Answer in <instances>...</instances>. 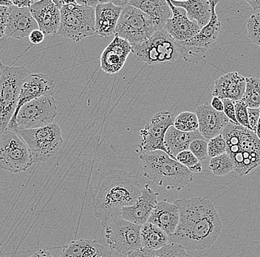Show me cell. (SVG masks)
I'll return each instance as SVG.
<instances>
[{"label": "cell", "mask_w": 260, "mask_h": 257, "mask_svg": "<svg viewBox=\"0 0 260 257\" xmlns=\"http://www.w3.org/2000/svg\"><path fill=\"white\" fill-rule=\"evenodd\" d=\"M180 219L170 243L186 250L209 248L217 242L222 230V222L214 203L203 197L180 199L175 202Z\"/></svg>", "instance_id": "cell-1"}, {"label": "cell", "mask_w": 260, "mask_h": 257, "mask_svg": "<svg viewBox=\"0 0 260 257\" xmlns=\"http://www.w3.org/2000/svg\"><path fill=\"white\" fill-rule=\"evenodd\" d=\"M143 187L136 177L123 170L102 173L92 191L94 215L102 226L110 219L121 216L122 208L133 206L141 196Z\"/></svg>", "instance_id": "cell-2"}, {"label": "cell", "mask_w": 260, "mask_h": 257, "mask_svg": "<svg viewBox=\"0 0 260 257\" xmlns=\"http://www.w3.org/2000/svg\"><path fill=\"white\" fill-rule=\"evenodd\" d=\"M139 158L143 176L169 191H180L194 180L193 173L164 151L143 153Z\"/></svg>", "instance_id": "cell-3"}, {"label": "cell", "mask_w": 260, "mask_h": 257, "mask_svg": "<svg viewBox=\"0 0 260 257\" xmlns=\"http://www.w3.org/2000/svg\"><path fill=\"white\" fill-rule=\"evenodd\" d=\"M222 135L226 142V153L235 164V173L247 175L259 167L260 140L254 133L230 123Z\"/></svg>", "instance_id": "cell-4"}, {"label": "cell", "mask_w": 260, "mask_h": 257, "mask_svg": "<svg viewBox=\"0 0 260 257\" xmlns=\"http://www.w3.org/2000/svg\"><path fill=\"white\" fill-rule=\"evenodd\" d=\"M58 35L75 42H81L95 34V9L84 7L71 1L60 9Z\"/></svg>", "instance_id": "cell-5"}, {"label": "cell", "mask_w": 260, "mask_h": 257, "mask_svg": "<svg viewBox=\"0 0 260 257\" xmlns=\"http://www.w3.org/2000/svg\"><path fill=\"white\" fill-rule=\"evenodd\" d=\"M132 48L138 61L148 65L173 63L182 58L178 42L164 29L157 31L145 41L132 45Z\"/></svg>", "instance_id": "cell-6"}, {"label": "cell", "mask_w": 260, "mask_h": 257, "mask_svg": "<svg viewBox=\"0 0 260 257\" xmlns=\"http://www.w3.org/2000/svg\"><path fill=\"white\" fill-rule=\"evenodd\" d=\"M32 71L24 66H6L0 76V131L7 128L17 106L19 94Z\"/></svg>", "instance_id": "cell-7"}, {"label": "cell", "mask_w": 260, "mask_h": 257, "mask_svg": "<svg viewBox=\"0 0 260 257\" xmlns=\"http://www.w3.org/2000/svg\"><path fill=\"white\" fill-rule=\"evenodd\" d=\"M18 133L30 150L32 163L49 160L64 143L61 128L56 123L36 129L18 130Z\"/></svg>", "instance_id": "cell-8"}, {"label": "cell", "mask_w": 260, "mask_h": 257, "mask_svg": "<svg viewBox=\"0 0 260 257\" xmlns=\"http://www.w3.org/2000/svg\"><path fill=\"white\" fill-rule=\"evenodd\" d=\"M30 150L18 130L6 128L0 132V167L10 173L25 172L32 165Z\"/></svg>", "instance_id": "cell-9"}, {"label": "cell", "mask_w": 260, "mask_h": 257, "mask_svg": "<svg viewBox=\"0 0 260 257\" xmlns=\"http://www.w3.org/2000/svg\"><path fill=\"white\" fill-rule=\"evenodd\" d=\"M157 31L149 16L137 8L126 4L122 8L114 34L133 45L150 38Z\"/></svg>", "instance_id": "cell-10"}, {"label": "cell", "mask_w": 260, "mask_h": 257, "mask_svg": "<svg viewBox=\"0 0 260 257\" xmlns=\"http://www.w3.org/2000/svg\"><path fill=\"white\" fill-rule=\"evenodd\" d=\"M107 243L118 254L129 256L141 248V226L132 223L121 216L110 219L102 226Z\"/></svg>", "instance_id": "cell-11"}, {"label": "cell", "mask_w": 260, "mask_h": 257, "mask_svg": "<svg viewBox=\"0 0 260 257\" xmlns=\"http://www.w3.org/2000/svg\"><path fill=\"white\" fill-rule=\"evenodd\" d=\"M57 115L56 100L52 94L24 104L16 119L17 130L36 129L53 124Z\"/></svg>", "instance_id": "cell-12"}, {"label": "cell", "mask_w": 260, "mask_h": 257, "mask_svg": "<svg viewBox=\"0 0 260 257\" xmlns=\"http://www.w3.org/2000/svg\"><path fill=\"white\" fill-rule=\"evenodd\" d=\"M175 120V115L170 111L165 110L156 113L140 131L141 140L138 146V151L144 153L162 151L167 153L164 138L167 130L173 126Z\"/></svg>", "instance_id": "cell-13"}, {"label": "cell", "mask_w": 260, "mask_h": 257, "mask_svg": "<svg viewBox=\"0 0 260 257\" xmlns=\"http://www.w3.org/2000/svg\"><path fill=\"white\" fill-rule=\"evenodd\" d=\"M218 3L219 1L211 0V17L207 25L202 27L191 40L178 42L181 48L182 58L203 53L214 46L221 30V23L216 12Z\"/></svg>", "instance_id": "cell-14"}, {"label": "cell", "mask_w": 260, "mask_h": 257, "mask_svg": "<svg viewBox=\"0 0 260 257\" xmlns=\"http://www.w3.org/2000/svg\"><path fill=\"white\" fill-rule=\"evenodd\" d=\"M54 89V81L48 75L34 74L32 72V74L27 76L21 89L15 112L7 128L10 129L17 130L16 127V116L18 112L24 104L42 96L52 94Z\"/></svg>", "instance_id": "cell-15"}, {"label": "cell", "mask_w": 260, "mask_h": 257, "mask_svg": "<svg viewBox=\"0 0 260 257\" xmlns=\"http://www.w3.org/2000/svg\"><path fill=\"white\" fill-rule=\"evenodd\" d=\"M167 2L172 11V16L166 22L162 29L178 42L191 40L200 32L201 27L197 22L188 19L184 9L175 7L171 3L170 0Z\"/></svg>", "instance_id": "cell-16"}, {"label": "cell", "mask_w": 260, "mask_h": 257, "mask_svg": "<svg viewBox=\"0 0 260 257\" xmlns=\"http://www.w3.org/2000/svg\"><path fill=\"white\" fill-rule=\"evenodd\" d=\"M158 195L149 185H146L143 187L141 196L134 205L122 208V218L132 223L142 226L148 222L155 208Z\"/></svg>", "instance_id": "cell-17"}, {"label": "cell", "mask_w": 260, "mask_h": 257, "mask_svg": "<svg viewBox=\"0 0 260 257\" xmlns=\"http://www.w3.org/2000/svg\"><path fill=\"white\" fill-rule=\"evenodd\" d=\"M195 115L199 123L198 131L208 141L222 134V131L231 123L223 112L214 110L208 102L198 106Z\"/></svg>", "instance_id": "cell-18"}, {"label": "cell", "mask_w": 260, "mask_h": 257, "mask_svg": "<svg viewBox=\"0 0 260 257\" xmlns=\"http://www.w3.org/2000/svg\"><path fill=\"white\" fill-rule=\"evenodd\" d=\"M131 52V44L115 36L113 41L107 45L101 56V68L107 74H117L124 66Z\"/></svg>", "instance_id": "cell-19"}, {"label": "cell", "mask_w": 260, "mask_h": 257, "mask_svg": "<svg viewBox=\"0 0 260 257\" xmlns=\"http://www.w3.org/2000/svg\"><path fill=\"white\" fill-rule=\"evenodd\" d=\"M37 29H39L38 24L32 17L30 9H20L15 6L8 7L6 38L22 40Z\"/></svg>", "instance_id": "cell-20"}, {"label": "cell", "mask_w": 260, "mask_h": 257, "mask_svg": "<svg viewBox=\"0 0 260 257\" xmlns=\"http://www.w3.org/2000/svg\"><path fill=\"white\" fill-rule=\"evenodd\" d=\"M31 15L39 26V29L45 34H58L61 22V13L53 0L36 1L30 6Z\"/></svg>", "instance_id": "cell-21"}, {"label": "cell", "mask_w": 260, "mask_h": 257, "mask_svg": "<svg viewBox=\"0 0 260 257\" xmlns=\"http://www.w3.org/2000/svg\"><path fill=\"white\" fill-rule=\"evenodd\" d=\"M246 81L243 75L237 71L227 73L220 76L214 82L213 87V97L224 100H241L245 93Z\"/></svg>", "instance_id": "cell-22"}, {"label": "cell", "mask_w": 260, "mask_h": 257, "mask_svg": "<svg viewBox=\"0 0 260 257\" xmlns=\"http://www.w3.org/2000/svg\"><path fill=\"white\" fill-rule=\"evenodd\" d=\"M122 11L110 1H101L95 8V34L107 38L115 33Z\"/></svg>", "instance_id": "cell-23"}, {"label": "cell", "mask_w": 260, "mask_h": 257, "mask_svg": "<svg viewBox=\"0 0 260 257\" xmlns=\"http://www.w3.org/2000/svg\"><path fill=\"white\" fill-rule=\"evenodd\" d=\"M180 219L178 206L167 200L157 202L149 216L148 222L154 224L164 231L169 237L175 232Z\"/></svg>", "instance_id": "cell-24"}, {"label": "cell", "mask_w": 260, "mask_h": 257, "mask_svg": "<svg viewBox=\"0 0 260 257\" xmlns=\"http://www.w3.org/2000/svg\"><path fill=\"white\" fill-rule=\"evenodd\" d=\"M127 4L149 16L157 31L162 29L166 22L172 16L170 6L166 0H127Z\"/></svg>", "instance_id": "cell-25"}, {"label": "cell", "mask_w": 260, "mask_h": 257, "mask_svg": "<svg viewBox=\"0 0 260 257\" xmlns=\"http://www.w3.org/2000/svg\"><path fill=\"white\" fill-rule=\"evenodd\" d=\"M60 257H112V253L97 241L79 240L64 247Z\"/></svg>", "instance_id": "cell-26"}, {"label": "cell", "mask_w": 260, "mask_h": 257, "mask_svg": "<svg viewBox=\"0 0 260 257\" xmlns=\"http://www.w3.org/2000/svg\"><path fill=\"white\" fill-rule=\"evenodd\" d=\"M198 139H204L199 131L183 132L171 126L167 130L164 138V145L167 154L174 159H176L179 153L188 150L190 143Z\"/></svg>", "instance_id": "cell-27"}, {"label": "cell", "mask_w": 260, "mask_h": 257, "mask_svg": "<svg viewBox=\"0 0 260 257\" xmlns=\"http://www.w3.org/2000/svg\"><path fill=\"white\" fill-rule=\"evenodd\" d=\"M175 7L181 8L186 12L187 17L197 22L201 28L205 27L211 17V0H187V1H170Z\"/></svg>", "instance_id": "cell-28"}, {"label": "cell", "mask_w": 260, "mask_h": 257, "mask_svg": "<svg viewBox=\"0 0 260 257\" xmlns=\"http://www.w3.org/2000/svg\"><path fill=\"white\" fill-rule=\"evenodd\" d=\"M141 248L147 250H157L170 244V237L164 231L150 222L141 226Z\"/></svg>", "instance_id": "cell-29"}, {"label": "cell", "mask_w": 260, "mask_h": 257, "mask_svg": "<svg viewBox=\"0 0 260 257\" xmlns=\"http://www.w3.org/2000/svg\"><path fill=\"white\" fill-rule=\"evenodd\" d=\"M246 85L242 100L249 108H259L260 79L256 77L245 78Z\"/></svg>", "instance_id": "cell-30"}, {"label": "cell", "mask_w": 260, "mask_h": 257, "mask_svg": "<svg viewBox=\"0 0 260 257\" xmlns=\"http://www.w3.org/2000/svg\"><path fill=\"white\" fill-rule=\"evenodd\" d=\"M234 167L233 160L227 153L218 157L211 158L209 161V170L217 177H224L234 172Z\"/></svg>", "instance_id": "cell-31"}, {"label": "cell", "mask_w": 260, "mask_h": 257, "mask_svg": "<svg viewBox=\"0 0 260 257\" xmlns=\"http://www.w3.org/2000/svg\"><path fill=\"white\" fill-rule=\"evenodd\" d=\"M173 127L175 129L183 132H194L198 131L199 123L198 117L192 112H182L178 117H175Z\"/></svg>", "instance_id": "cell-32"}, {"label": "cell", "mask_w": 260, "mask_h": 257, "mask_svg": "<svg viewBox=\"0 0 260 257\" xmlns=\"http://www.w3.org/2000/svg\"><path fill=\"white\" fill-rule=\"evenodd\" d=\"M176 160L179 163L188 168L191 173H201L203 170L201 162L195 157L194 154L189 151H182L176 157Z\"/></svg>", "instance_id": "cell-33"}, {"label": "cell", "mask_w": 260, "mask_h": 257, "mask_svg": "<svg viewBox=\"0 0 260 257\" xmlns=\"http://www.w3.org/2000/svg\"><path fill=\"white\" fill-rule=\"evenodd\" d=\"M248 37L253 43L260 47V16L259 13L252 14L247 22Z\"/></svg>", "instance_id": "cell-34"}, {"label": "cell", "mask_w": 260, "mask_h": 257, "mask_svg": "<svg viewBox=\"0 0 260 257\" xmlns=\"http://www.w3.org/2000/svg\"><path fill=\"white\" fill-rule=\"evenodd\" d=\"M226 153V142L222 134L208 141V155L210 158L218 157Z\"/></svg>", "instance_id": "cell-35"}, {"label": "cell", "mask_w": 260, "mask_h": 257, "mask_svg": "<svg viewBox=\"0 0 260 257\" xmlns=\"http://www.w3.org/2000/svg\"><path fill=\"white\" fill-rule=\"evenodd\" d=\"M188 150L199 161L204 160L209 157L208 155V140L206 139H195L190 143Z\"/></svg>", "instance_id": "cell-36"}, {"label": "cell", "mask_w": 260, "mask_h": 257, "mask_svg": "<svg viewBox=\"0 0 260 257\" xmlns=\"http://www.w3.org/2000/svg\"><path fill=\"white\" fill-rule=\"evenodd\" d=\"M235 116L237 123L248 129V107L243 100L236 101L235 103Z\"/></svg>", "instance_id": "cell-37"}, {"label": "cell", "mask_w": 260, "mask_h": 257, "mask_svg": "<svg viewBox=\"0 0 260 257\" xmlns=\"http://www.w3.org/2000/svg\"><path fill=\"white\" fill-rule=\"evenodd\" d=\"M164 248L157 250H147L141 248L126 257H167Z\"/></svg>", "instance_id": "cell-38"}, {"label": "cell", "mask_w": 260, "mask_h": 257, "mask_svg": "<svg viewBox=\"0 0 260 257\" xmlns=\"http://www.w3.org/2000/svg\"><path fill=\"white\" fill-rule=\"evenodd\" d=\"M223 101V113L229 119V121L233 124L240 125L237 123V119L235 116V101L229 100V99H224Z\"/></svg>", "instance_id": "cell-39"}, {"label": "cell", "mask_w": 260, "mask_h": 257, "mask_svg": "<svg viewBox=\"0 0 260 257\" xmlns=\"http://www.w3.org/2000/svg\"><path fill=\"white\" fill-rule=\"evenodd\" d=\"M248 129L252 132L256 133V127L260 117L259 108H248Z\"/></svg>", "instance_id": "cell-40"}, {"label": "cell", "mask_w": 260, "mask_h": 257, "mask_svg": "<svg viewBox=\"0 0 260 257\" xmlns=\"http://www.w3.org/2000/svg\"><path fill=\"white\" fill-rule=\"evenodd\" d=\"M8 7L0 6V42L6 39Z\"/></svg>", "instance_id": "cell-41"}, {"label": "cell", "mask_w": 260, "mask_h": 257, "mask_svg": "<svg viewBox=\"0 0 260 257\" xmlns=\"http://www.w3.org/2000/svg\"><path fill=\"white\" fill-rule=\"evenodd\" d=\"M28 38L30 42L34 45H39V44L42 43L45 40V34L40 29H37L30 33Z\"/></svg>", "instance_id": "cell-42"}, {"label": "cell", "mask_w": 260, "mask_h": 257, "mask_svg": "<svg viewBox=\"0 0 260 257\" xmlns=\"http://www.w3.org/2000/svg\"><path fill=\"white\" fill-rule=\"evenodd\" d=\"M211 108L218 112H223V101L219 97H213L210 103Z\"/></svg>", "instance_id": "cell-43"}, {"label": "cell", "mask_w": 260, "mask_h": 257, "mask_svg": "<svg viewBox=\"0 0 260 257\" xmlns=\"http://www.w3.org/2000/svg\"><path fill=\"white\" fill-rule=\"evenodd\" d=\"M76 4L84 7L94 8L95 7L101 3V1H94V0H76Z\"/></svg>", "instance_id": "cell-44"}, {"label": "cell", "mask_w": 260, "mask_h": 257, "mask_svg": "<svg viewBox=\"0 0 260 257\" xmlns=\"http://www.w3.org/2000/svg\"><path fill=\"white\" fill-rule=\"evenodd\" d=\"M12 1L13 6H15L16 7L23 9V8H28L30 9V6L35 3L36 1H32V0H24V1H17V0H11Z\"/></svg>", "instance_id": "cell-45"}, {"label": "cell", "mask_w": 260, "mask_h": 257, "mask_svg": "<svg viewBox=\"0 0 260 257\" xmlns=\"http://www.w3.org/2000/svg\"><path fill=\"white\" fill-rule=\"evenodd\" d=\"M28 257H53V256L47 250H40Z\"/></svg>", "instance_id": "cell-46"}, {"label": "cell", "mask_w": 260, "mask_h": 257, "mask_svg": "<svg viewBox=\"0 0 260 257\" xmlns=\"http://www.w3.org/2000/svg\"><path fill=\"white\" fill-rule=\"evenodd\" d=\"M246 2L250 5L253 11H256V10L260 9V0H256V1L247 0Z\"/></svg>", "instance_id": "cell-47"}, {"label": "cell", "mask_w": 260, "mask_h": 257, "mask_svg": "<svg viewBox=\"0 0 260 257\" xmlns=\"http://www.w3.org/2000/svg\"><path fill=\"white\" fill-rule=\"evenodd\" d=\"M13 6L11 0H0V6H5V7H10Z\"/></svg>", "instance_id": "cell-48"}, {"label": "cell", "mask_w": 260, "mask_h": 257, "mask_svg": "<svg viewBox=\"0 0 260 257\" xmlns=\"http://www.w3.org/2000/svg\"><path fill=\"white\" fill-rule=\"evenodd\" d=\"M255 134L256 135V136H257L258 139L260 140V117L259 122H258L257 127H256V133H255Z\"/></svg>", "instance_id": "cell-49"}, {"label": "cell", "mask_w": 260, "mask_h": 257, "mask_svg": "<svg viewBox=\"0 0 260 257\" xmlns=\"http://www.w3.org/2000/svg\"><path fill=\"white\" fill-rule=\"evenodd\" d=\"M5 65L3 64V63H2L1 60H0V76H1L2 73H3V68H4Z\"/></svg>", "instance_id": "cell-50"}, {"label": "cell", "mask_w": 260, "mask_h": 257, "mask_svg": "<svg viewBox=\"0 0 260 257\" xmlns=\"http://www.w3.org/2000/svg\"><path fill=\"white\" fill-rule=\"evenodd\" d=\"M259 16H260V12L259 13Z\"/></svg>", "instance_id": "cell-51"}, {"label": "cell", "mask_w": 260, "mask_h": 257, "mask_svg": "<svg viewBox=\"0 0 260 257\" xmlns=\"http://www.w3.org/2000/svg\"><path fill=\"white\" fill-rule=\"evenodd\" d=\"M259 109H260V107H259Z\"/></svg>", "instance_id": "cell-52"}, {"label": "cell", "mask_w": 260, "mask_h": 257, "mask_svg": "<svg viewBox=\"0 0 260 257\" xmlns=\"http://www.w3.org/2000/svg\"><path fill=\"white\" fill-rule=\"evenodd\" d=\"M0 132H1V131H0Z\"/></svg>", "instance_id": "cell-53"}]
</instances>
